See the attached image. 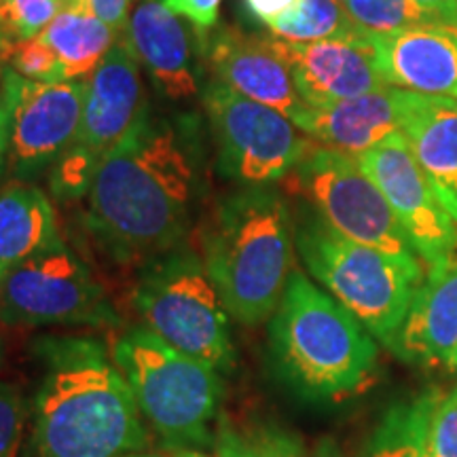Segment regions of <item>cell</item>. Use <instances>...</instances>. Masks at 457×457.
Here are the masks:
<instances>
[{"label":"cell","mask_w":457,"mask_h":457,"mask_svg":"<svg viewBox=\"0 0 457 457\" xmlns=\"http://www.w3.org/2000/svg\"><path fill=\"white\" fill-rule=\"evenodd\" d=\"M204 187L197 119L162 117L148 106L102 157L85 225L112 259L146 262L185 244Z\"/></svg>","instance_id":"cell-1"},{"label":"cell","mask_w":457,"mask_h":457,"mask_svg":"<svg viewBox=\"0 0 457 457\" xmlns=\"http://www.w3.org/2000/svg\"><path fill=\"white\" fill-rule=\"evenodd\" d=\"M41 381L32 443L38 457H123L146 447L138 404L104 343L47 335L34 343Z\"/></svg>","instance_id":"cell-2"},{"label":"cell","mask_w":457,"mask_h":457,"mask_svg":"<svg viewBox=\"0 0 457 457\" xmlns=\"http://www.w3.org/2000/svg\"><path fill=\"white\" fill-rule=\"evenodd\" d=\"M295 220L270 185L242 187L214 205L202 231V259L228 316L244 327L270 322L295 271Z\"/></svg>","instance_id":"cell-3"},{"label":"cell","mask_w":457,"mask_h":457,"mask_svg":"<svg viewBox=\"0 0 457 457\" xmlns=\"http://www.w3.org/2000/svg\"><path fill=\"white\" fill-rule=\"evenodd\" d=\"M270 350L278 375L295 392L328 403L367 390L379 358L375 337L296 270L270 318Z\"/></svg>","instance_id":"cell-4"},{"label":"cell","mask_w":457,"mask_h":457,"mask_svg":"<svg viewBox=\"0 0 457 457\" xmlns=\"http://www.w3.org/2000/svg\"><path fill=\"white\" fill-rule=\"evenodd\" d=\"M295 244L307 271L394 352L411 303L426 279V267L352 242L318 214L295 222Z\"/></svg>","instance_id":"cell-5"},{"label":"cell","mask_w":457,"mask_h":457,"mask_svg":"<svg viewBox=\"0 0 457 457\" xmlns=\"http://www.w3.org/2000/svg\"><path fill=\"white\" fill-rule=\"evenodd\" d=\"M112 358L128 379L142 420L171 447L214 445L225 384L219 370L182 353L148 328L119 337Z\"/></svg>","instance_id":"cell-6"},{"label":"cell","mask_w":457,"mask_h":457,"mask_svg":"<svg viewBox=\"0 0 457 457\" xmlns=\"http://www.w3.org/2000/svg\"><path fill=\"white\" fill-rule=\"evenodd\" d=\"M134 307L145 328L219 373L236 369L228 312L202 254L180 244L142 262Z\"/></svg>","instance_id":"cell-7"},{"label":"cell","mask_w":457,"mask_h":457,"mask_svg":"<svg viewBox=\"0 0 457 457\" xmlns=\"http://www.w3.org/2000/svg\"><path fill=\"white\" fill-rule=\"evenodd\" d=\"M284 180L339 236L398 259L421 262L392 205L356 157L316 145Z\"/></svg>","instance_id":"cell-8"},{"label":"cell","mask_w":457,"mask_h":457,"mask_svg":"<svg viewBox=\"0 0 457 457\" xmlns=\"http://www.w3.org/2000/svg\"><path fill=\"white\" fill-rule=\"evenodd\" d=\"M0 322L24 328H111L119 316L89 267L60 242L0 279Z\"/></svg>","instance_id":"cell-9"},{"label":"cell","mask_w":457,"mask_h":457,"mask_svg":"<svg viewBox=\"0 0 457 457\" xmlns=\"http://www.w3.org/2000/svg\"><path fill=\"white\" fill-rule=\"evenodd\" d=\"M202 98L216 145V168L239 187L284 180L316 146L282 112L244 98L220 81L205 85Z\"/></svg>","instance_id":"cell-10"},{"label":"cell","mask_w":457,"mask_h":457,"mask_svg":"<svg viewBox=\"0 0 457 457\" xmlns=\"http://www.w3.org/2000/svg\"><path fill=\"white\" fill-rule=\"evenodd\" d=\"M0 94L9 108L7 168L15 179L30 180L77 140L87 81L37 83L4 68Z\"/></svg>","instance_id":"cell-11"},{"label":"cell","mask_w":457,"mask_h":457,"mask_svg":"<svg viewBox=\"0 0 457 457\" xmlns=\"http://www.w3.org/2000/svg\"><path fill=\"white\" fill-rule=\"evenodd\" d=\"M356 162L392 205L426 273L457 265V222L434 193L404 136L398 131Z\"/></svg>","instance_id":"cell-12"},{"label":"cell","mask_w":457,"mask_h":457,"mask_svg":"<svg viewBox=\"0 0 457 457\" xmlns=\"http://www.w3.org/2000/svg\"><path fill=\"white\" fill-rule=\"evenodd\" d=\"M267 41L307 106H328L390 87L377 64L370 34L318 43H288L270 34Z\"/></svg>","instance_id":"cell-13"},{"label":"cell","mask_w":457,"mask_h":457,"mask_svg":"<svg viewBox=\"0 0 457 457\" xmlns=\"http://www.w3.org/2000/svg\"><path fill=\"white\" fill-rule=\"evenodd\" d=\"M140 60L128 37L114 43L87 81L81 129L74 145L102 162L146 112Z\"/></svg>","instance_id":"cell-14"},{"label":"cell","mask_w":457,"mask_h":457,"mask_svg":"<svg viewBox=\"0 0 457 457\" xmlns=\"http://www.w3.org/2000/svg\"><path fill=\"white\" fill-rule=\"evenodd\" d=\"M208 64L216 81L244 98L282 112L295 125L307 112L284 62L273 54L267 37H250L236 28H222L210 38Z\"/></svg>","instance_id":"cell-15"},{"label":"cell","mask_w":457,"mask_h":457,"mask_svg":"<svg viewBox=\"0 0 457 457\" xmlns=\"http://www.w3.org/2000/svg\"><path fill=\"white\" fill-rule=\"evenodd\" d=\"M370 41L390 87L457 100V28H411Z\"/></svg>","instance_id":"cell-16"},{"label":"cell","mask_w":457,"mask_h":457,"mask_svg":"<svg viewBox=\"0 0 457 457\" xmlns=\"http://www.w3.org/2000/svg\"><path fill=\"white\" fill-rule=\"evenodd\" d=\"M165 100L187 102L199 94L193 34L163 0H142L125 32Z\"/></svg>","instance_id":"cell-17"},{"label":"cell","mask_w":457,"mask_h":457,"mask_svg":"<svg viewBox=\"0 0 457 457\" xmlns=\"http://www.w3.org/2000/svg\"><path fill=\"white\" fill-rule=\"evenodd\" d=\"M400 134L457 222V100L400 89Z\"/></svg>","instance_id":"cell-18"},{"label":"cell","mask_w":457,"mask_h":457,"mask_svg":"<svg viewBox=\"0 0 457 457\" xmlns=\"http://www.w3.org/2000/svg\"><path fill=\"white\" fill-rule=\"evenodd\" d=\"M398 94V87H386L328 106H310L296 128L320 146L358 157L400 131Z\"/></svg>","instance_id":"cell-19"},{"label":"cell","mask_w":457,"mask_h":457,"mask_svg":"<svg viewBox=\"0 0 457 457\" xmlns=\"http://www.w3.org/2000/svg\"><path fill=\"white\" fill-rule=\"evenodd\" d=\"M394 353L415 364H449L457 356V265L432 270L417 290Z\"/></svg>","instance_id":"cell-20"},{"label":"cell","mask_w":457,"mask_h":457,"mask_svg":"<svg viewBox=\"0 0 457 457\" xmlns=\"http://www.w3.org/2000/svg\"><path fill=\"white\" fill-rule=\"evenodd\" d=\"M60 242L54 204L43 188L28 182L0 188V279Z\"/></svg>","instance_id":"cell-21"},{"label":"cell","mask_w":457,"mask_h":457,"mask_svg":"<svg viewBox=\"0 0 457 457\" xmlns=\"http://www.w3.org/2000/svg\"><path fill=\"white\" fill-rule=\"evenodd\" d=\"M41 37L60 60L66 81H89L100 62L117 43V30L74 0H68L62 13Z\"/></svg>","instance_id":"cell-22"},{"label":"cell","mask_w":457,"mask_h":457,"mask_svg":"<svg viewBox=\"0 0 457 457\" xmlns=\"http://www.w3.org/2000/svg\"><path fill=\"white\" fill-rule=\"evenodd\" d=\"M271 37L288 43H318L330 38L369 37L337 0H299L271 24Z\"/></svg>","instance_id":"cell-23"},{"label":"cell","mask_w":457,"mask_h":457,"mask_svg":"<svg viewBox=\"0 0 457 457\" xmlns=\"http://www.w3.org/2000/svg\"><path fill=\"white\" fill-rule=\"evenodd\" d=\"M436 394L394 404L360 457H424L426 421Z\"/></svg>","instance_id":"cell-24"},{"label":"cell","mask_w":457,"mask_h":457,"mask_svg":"<svg viewBox=\"0 0 457 457\" xmlns=\"http://www.w3.org/2000/svg\"><path fill=\"white\" fill-rule=\"evenodd\" d=\"M367 34H394L424 26L457 28V13L428 9L415 0H337Z\"/></svg>","instance_id":"cell-25"},{"label":"cell","mask_w":457,"mask_h":457,"mask_svg":"<svg viewBox=\"0 0 457 457\" xmlns=\"http://www.w3.org/2000/svg\"><path fill=\"white\" fill-rule=\"evenodd\" d=\"M216 457H318L301 436L276 424H233L222 420L214 436Z\"/></svg>","instance_id":"cell-26"},{"label":"cell","mask_w":457,"mask_h":457,"mask_svg":"<svg viewBox=\"0 0 457 457\" xmlns=\"http://www.w3.org/2000/svg\"><path fill=\"white\" fill-rule=\"evenodd\" d=\"M68 0H0V32L4 43L41 37Z\"/></svg>","instance_id":"cell-27"},{"label":"cell","mask_w":457,"mask_h":457,"mask_svg":"<svg viewBox=\"0 0 457 457\" xmlns=\"http://www.w3.org/2000/svg\"><path fill=\"white\" fill-rule=\"evenodd\" d=\"M4 68L37 83H60L66 81L64 68L54 54V49L45 43L43 37L30 38V41L4 43L3 51Z\"/></svg>","instance_id":"cell-28"},{"label":"cell","mask_w":457,"mask_h":457,"mask_svg":"<svg viewBox=\"0 0 457 457\" xmlns=\"http://www.w3.org/2000/svg\"><path fill=\"white\" fill-rule=\"evenodd\" d=\"M98 165V159H94L83 148L72 145L51 165V193L62 202H74V199L87 197Z\"/></svg>","instance_id":"cell-29"},{"label":"cell","mask_w":457,"mask_h":457,"mask_svg":"<svg viewBox=\"0 0 457 457\" xmlns=\"http://www.w3.org/2000/svg\"><path fill=\"white\" fill-rule=\"evenodd\" d=\"M424 457H457V387L434 398L426 421Z\"/></svg>","instance_id":"cell-30"},{"label":"cell","mask_w":457,"mask_h":457,"mask_svg":"<svg viewBox=\"0 0 457 457\" xmlns=\"http://www.w3.org/2000/svg\"><path fill=\"white\" fill-rule=\"evenodd\" d=\"M26 403L15 386L0 381V457H17L24 434Z\"/></svg>","instance_id":"cell-31"},{"label":"cell","mask_w":457,"mask_h":457,"mask_svg":"<svg viewBox=\"0 0 457 457\" xmlns=\"http://www.w3.org/2000/svg\"><path fill=\"white\" fill-rule=\"evenodd\" d=\"M163 3L176 15H182L191 21L199 34H205L219 21L222 0H163Z\"/></svg>","instance_id":"cell-32"},{"label":"cell","mask_w":457,"mask_h":457,"mask_svg":"<svg viewBox=\"0 0 457 457\" xmlns=\"http://www.w3.org/2000/svg\"><path fill=\"white\" fill-rule=\"evenodd\" d=\"M74 3L85 4L117 32H121L128 24V9L131 0H74Z\"/></svg>","instance_id":"cell-33"},{"label":"cell","mask_w":457,"mask_h":457,"mask_svg":"<svg viewBox=\"0 0 457 457\" xmlns=\"http://www.w3.org/2000/svg\"><path fill=\"white\" fill-rule=\"evenodd\" d=\"M299 0H244L245 11H248L250 17L261 24H271L276 17L286 13L288 9H293Z\"/></svg>","instance_id":"cell-34"},{"label":"cell","mask_w":457,"mask_h":457,"mask_svg":"<svg viewBox=\"0 0 457 457\" xmlns=\"http://www.w3.org/2000/svg\"><path fill=\"white\" fill-rule=\"evenodd\" d=\"M7 151H9V108L0 94V174L7 168Z\"/></svg>","instance_id":"cell-35"},{"label":"cell","mask_w":457,"mask_h":457,"mask_svg":"<svg viewBox=\"0 0 457 457\" xmlns=\"http://www.w3.org/2000/svg\"><path fill=\"white\" fill-rule=\"evenodd\" d=\"M415 3L424 4L428 9H441L449 13H457V0H415Z\"/></svg>","instance_id":"cell-36"},{"label":"cell","mask_w":457,"mask_h":457,"mask_svg":"<svg viewBox=\"0 0 457 457\" xmlns=\"http://www.w3.org/2000/svg\"><path fill=\"white\" fill-rule=\"evenodd\" d=\"M316 455L318 457H341L339 451H337V447L330 441H324L320 447L316 449Z\"/></svg>","instance_id":"cell-37"},{"label":"cell","mask_w":457,"mask_h":457,"mask_svg":"<svg viewBox=\"0 0 457 457\" xmlns=\"http://www.w3.org/2000/svg\"><path fill=\"white\" fill-rule=\"evenodd\" d=\"M171 457H208V455L202 453V451H197V449H180V451H176Z\"/></svg>","instance_id":"cell-38"},{"label":"cell","mask_w":457,"mask_h":457,"mask_svg":"<svg viewBox=\"0 0 457 457\" xmlns=\"http://www.w3.org/2000/svg\"><path fill=\"white\" fill-rule=\"evenodd\" d=\"M3 51H4V38H3V32H0V64H3Z\"/></svg>","instance_id":"cell-39"},{"label":"cell","mask_w":457,"mask_h":457,"mask_svg":"<svg viewBox=\"0 0 457 457\" xmlns=\"http://www.w3.org/2000/svg\"><path fill=\"white\" fill-rule=\"evenodd\" d=\"M4 362V347H3V341H0V367H3Z\"/></svg>","instance_id":"cell-40"},{"label":"cell","mask_w":457,"mask_h":457,"mask_svg":"<svg viewBox=\"0 0 457 457\" xmlns=\"http://www.w3.org/2000/svg\"><path fill=\"white\" fill-rule=\"evenodd\" d=\"M123 457H155V455H138V453H134V455H123Z\"/></svg>","instance_id":"cell-41"},{"label":"cell","mask_w":457,"mask_h":457,"mask_svg":"<svg viewBox=\"0 0 457 457\" xmlns=\"http://www.w3.org/2000/svg\"><path fill=\"white\" fill-rule=\"evenodd\" d=\"M449 367H451V369H457V356H455V360H453V362H451V364H449Z\"/></svg>","instance_id":"cell-42"}]
</instances>
